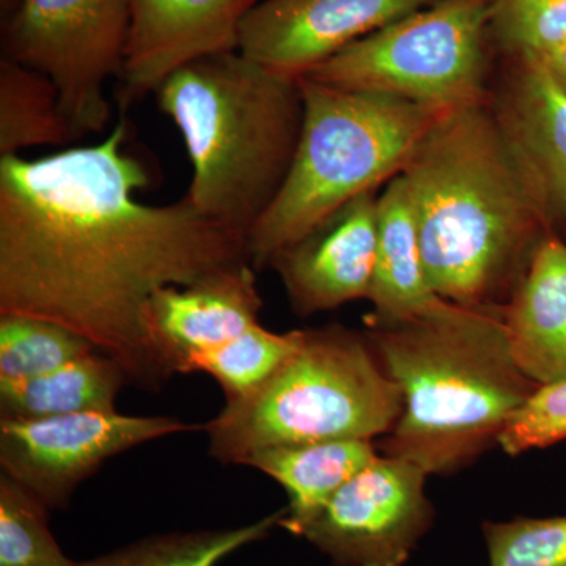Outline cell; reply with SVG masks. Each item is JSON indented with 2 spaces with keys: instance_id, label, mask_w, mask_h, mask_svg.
Returning a JSON list of instances; mask_svg holds the SVG:
<instances>
[{
  "instance_id": "1",
  "label": "cell",
  "mask_w": 566,
  "mask_h": 566,
  "mask_svg": "<svg viewBox=\"0 0 566 566\" xmlns=\"http://www.w3.org/2000/svg\"><path fill=\"white\" fill-rule=\"evenodd\" d=\"M126 132L122 120L91 147L0 156V315L62 324L128 382L158 390L167 378L145 335L151 297L252 260L248 238L188 197L139 202L150 174L126 153Z\"/></svg>"
},
{
  "instance_id": "2",
  "label": "cell",
  "mask_w": 566,
  "mask_h": 566,
  "mask_svg": "<svg viewBox=\"0 0 566 566\" xmlns=\"http://www.w3.org/2000/svg\"><path fill=\"white\" fill-rule=\"evenodd\" d=\"M401 177L431 290L465 307L504 305L556 227L491 99L444 112Z\"/></svg>"
},
{
  "instance_id": "3",
  "label": "cell",
  "mask_w": 566,
  "mask_h": 566,
  "mask_svg": "<svg viewBox=\"0 0 566 566\" xmlns=\"http://www.w3.org/2000/svg\"><path fill=\"white\" fill-rule=\"evenodd\" d=\"M368 342L403 395L378 449L428 475H450L499 444L510 417L535 392L510 348L504 305L439 300L400 322L367 324Z\"/></svg>"
},
{
  "instance_id": "4",
  "label": "cell",
  "mask_w": 566,
  "mask_h": 566,
  "mask_svg": "<svg viewBox=\"0 0 566 566\" xmlns=\"http://www.w3.org/2000/svg\"><path fill=\"white\" fill-rule=\"evenodd\" d=\"M192 164L186 193L207 218L249 238L292 169L304 122L300 77L240 51L175 71L155 92Z\"/></svg>"
},
{
  "instance_id": "5",
  "label": "cell",
  "mask_w": 566,
  "mask_h": 566,
  "mask_svg": "<svg viewBox=\"0 0 566 566\" xmlns=\"http://www.w3.org/2000/svg\"><path fill=\"white\" fill-rule=\"evenodd\" d=\"M304 122L281 192L249 234L255 268L318 227L360 193L376 191L405 169L444 112L301 76Z\"/></svg>"
},
{
  "instance_id": "6",
  "label": "cell",
  "mask_w": 566,
  "mask_h": 566,
  "mask_svg": "<svg viewBox=\"0 0 566 566\" xmlns=\"http://www.w3.org/2000/svg\"><path fill=\"white\" fill-rule=\"evenodd\" d=\"M403 395L367 335L342 326L304 329L301 344L259 390L226 403L205 424L208 453L243 464L270 447L368 439L389 433Z\"/></svg>"
},
{
  "instance_id": "7",
  "label": "cell",
  "mask_w": 566,
  "mask_h": 566,
  "mask_svg": "<svg viewBox=\"0 0 566 566\" xmlns=\"http://www.w3.org/2000/svg\"><path fill=\"white\" fill-rule=\"evenodd\" d=\"M490 0H436L390 22L305 77L449 112L485 102Z\"/></svg>"
},
{
  "instance_id": "8",
  "label": "cell",
  "mask_w": 566,
  "mask_h": 566,
  "mask_svg": "<svg viewBox=\"0 0 566 566\" xmlns=\"http://www.w3.org/2000/svg\"><path fill=\"white\" fill-rule=\"evenodd\" d=\"M132 0H20L3 29V59L39 71L57 88L77 139L111 120L106 84L120 76Z\"/></svg>"
},
{
  "instance_id": "9",
  "label": "cell",
  "mask_w": 566,
  "mask_h": 566,
  "mask_svg": "<svg viewBox=\"0 0 566 566\" xmlns=\"http://www.w3.org/2000/svg\"><path fill=\"white\" fill-rule=\"evenodd\" d=\"M427 476L411 461L378 455L297 536L333 566H405L434 523Z\"/></svg>"
},
{
  "instance_id": "10",
  "label": "cell",
  "mask_w": 566,
  "mask_h": 566,
  "mask_svg": "<svg viewBox=\"0 0 566 566\" xmlns=\"http://www.w3.org/2000/svg\"><path fill=\"white\" fill-rule=\"evenodd\" d=\"M172 417L82 412L35 420L0 419L2 474L39 499L63 509L84 480L111 458L164 436L199 430Z\"/></svg>"
},
{
  "instance_id": "11",
  "label": "cell",
  "mask_w": 566,
  "mask_h": 566,
  "mask_svg": "<svg viewBox=\"0 0 566 566\" xmlns=\"http://www.w3.org/2000/svg\"><path fill=\"white\" fill-rule=\"evenodd\" d=\"M436 0H259L240 28L238 51L301 77L349 44Z\"/></svg>"
},
{
  "instance_id": "12",
  "label": "cell",
  "mask_w": 566,
  "mask_h": 566,
  "mask_svg": "<svg viewBox=\"0 0 566 566\" xmlns=\"http://www.w3.org/2000/svg\"><path fill=\"white\" fill-rule=\"evenodd\" d=\"M259 0H132L123 102L155 93L189 63L238 51L240 28Z\"/></svg>"
},
{
  "instance_id": "13",
  "label": "cell",
  "mask_w": 566,
  "mask_h": 566,
  "mask_svg": "<svg viewBox=\"0 0 566 566\" xmlns=\"http://www.w3.org/2000/svg\"><path fill=\"white\" fill-rule=\"evenodd\" d=\"M376 208V191L360 193L271 259L268 268L281 277L297 315L368 300L375 274Z\"/></svg>"
},
{
  "instance_id": "14",
  "label": "cell",
  "mask_w": 566,
  "mask_h": 566,
  "mask_svg": "<svg viewBox=\"0 0 566 566\" xmlns=\"http://www.w3.org/2000/svg\"><path fill=\"white\" fill-rule=\"evenodd\" d=\"M263 300L251 262L186 286H167L145 311L148 348L167 379L196 354L232 340L259 323Z\"/></svg>"
},
{
  "instance_id": "15",
  "label": "cell",
  "mask_w": 566,
  "mask_h": 566,
  "mask_svg": "<svg viewBox=\"0 0 566 566\" xmlns=\"http://www.w3.org/2000/svg\"><path fill=\"white\" fill-rule=\"evenodd\" d=\"M491 103L545 197L554 227H566V92L538 59L521 55Z\"/></svg>"
},
{
  "instance_id": "16",
  "label": "cell",
  "mask_w": 566,
  "mask_h": 566,
  "mask_svg": "<svg viewBox=\"0 0 566 566\" xmlns=\"http://www.w3.org/2000/svg\"><path fill=\"white\" fill-rule=\"evenodd\" d=\"M510 348L538 386L566 379V243L556 232L536 249L504 304Z\"/></svg>"
},
{
  "instance_id": "17",
  "label": "cell",
  "mask_w": 566,
  "mask_h": 566,
  "mask_svg": "<svg viewBox=\"0 0 566 566\" xmlns=\"http://www.w3.org/2000/svg\"><path fill=\"white\" fill-rule=\"evenodd\" d=\"M441 297L424 274L415 211L405 178L387 181L376 208V259L367 324L400 322L427 311Z\"/></svg>"
},
{
  "instance_id": "18",
  "label": "cell",
  "mask_w": 566,
  "mask_h": 566,
  "mask_svg": "<svg viewBox=\"0 0 566 566\" xmlns=\"http://www.w3.org/2000/svg\"><path fill=\"white\" fill-rule=\"evenodd\" d=\"M376 457L378 449L374 441L335 439L270 447L245 458L241 465L259 469L286 491L290 505L279 527L297 536L301 528Z\"/></svg>"
},
{
  "instance_id": "19",
  "label": "cell",
  "mask_w": 566,
  "mask_h": 566,
  "mask_svg": "<svg viewBox=\"0 0 566 566\" xmlns=\"http://www.w3.org/2000/svg\"><path fill=\"white\" fill-rule=\"evenodd\" d=\"M126 382L128 378L120 364L95 349L51 374L22 381H0V419L114 412Z\"/></svg>"
},
{
  "instance_id": "20",
  "label": "cell",
  "mask_w": 566,
  "mask_h": 566,
  "mask_svg": "<svg viewBox=\"0 0 566 566\" xmlns=\"http://www.w3.org/2000/svg\"><path fill=\"white\" fill-rule=\"evenodd\" d=\"M77 140L57 88L39 71L9 59L0 62V156Z\"/></svg>"
},
{
  "instance_id": "21",
  "label": "cell",
  "mask_w": 566,
  "mask_h": 566,
  "mask_svg": "<svg viewBox=\"0 0 566 566\" xmlns=\"http://www.w3.org/2000/svg\"><path fill=\"white\" fill-rule=\"evenodd\" d=\"M285 510L240 527L172 532L139 539L77 566H218L252 543L262 542L279 526Z\"/></svg>"
},
{
  "instance_id": "22",
  "label": "cell",
  "mask_w": 566,
  "mask_h": 566,
  "mask_svg": "<svg viewBox=\"0 0 566 566\" xmlns=\"http://www.w3.org/2000/svg\"><path fill=\"white\" fill-rule=\"evenodd\" d=\"M301 338L303 331L275 334L256 323L232 340L192 356L181 374L203 371L212 376L227 403H232L259 390L296 352Z\"/></svg>"
},
{
  "instance_id": "23",
  "label": "cell",
  "mask_w": 566,
  "mask_h": 566,
  "mask_svg": "<svg viewBox=\"0 0 566 566\" xmlns=\"http://www.w3.org/2000/svg\"><path fill=\"white\" fill-rule=\"evenodd\" d=\"M81 334L36 316L0 315V381L51 374L95 352Z\"/></svg>"
},
{
  "instance_id": "24",
  "label": "cell",
  "mask_w": 566,
  "mask_h": 566,
  "mask_svg": "<svg viewBox=\"0 0 566 566\" xmlns=\"http://www.w3.org/2000/svg\"><path fill=\"white\" fill-rule=\"evenodd\" d=\"M0 566H77L48 527V509L9 475H0Z\"/></svg>"
},
{
  "instance_id": "25",
  "label": "cell",
  "mask_w": 566,
  "mask_h": 566,
  "mask_svg": "<svg viewBox=\"0 0 566 566\" xmlns=\"http://www.w3.org/2000/svg\"><path fill=\"white\" fill-rule=\"evenodd\" d=\"M490 566H566V516L486 521Z\"/></svg>"
},
{
  "instance_id": "26",
  "label": "cell",
  "mask_w": 566,
  "mask_h": 566,
  "mask_svg": "<svg viewBox=\"0 0 566 566\" xmlns=\"http://www.w3.org/2000/svg\"><path fill=\"white\" fill-rule=\"evenodd\" d=\"M490 31L513 57H538L566 41V0H490Z\"/></svg>"
},
{
  "instance_id": "27",
  "label": "cell",
  "mask_w": 566,
  "mask_h": 566,
  "mask_svg": "<svg viewBox=\"0 0 566 566\" xmlns=\"http://www.w3.org/2000/svg\"><path fill=\"white\" fill-rule=\"evenodd\" d=\"M566 439V379L538 386L502 430L499 444L516 457Z\"/></svg>"
},
{
  "instance_id": "28",
  "label": "cell",
  "mask_w": 566,
  "mask_h": 566,
  "mask_svg": "<svg viewBox=\"0 0 566 566\" xmlns=\"http://www.w3.org/2000/svg\"><path fill=\"white\" fill-rule=\"evenodd\" d=\"M536 59L543 63L547 73H549L553 80L566 92V41L562 43L560 46L554 48L553 51L538 55Z\"/></svg>"
},
{
  "instance_id": "29",
  "label": "cell",
  "mask_w": 566,
  "mask_h": 566,
  "mask_svg": "<svg viewBox=\"0 0 566 566\" xmlns=\"http://www.w3.org/2000/svg\"><path fill=\"white\" fill-rule=\"evenodd\" d=\"M0 2H2L3 20H6V18H9L10 14L13 13L14 9H17L20 0H0Z\"/></svg>"
}]
</instances>
